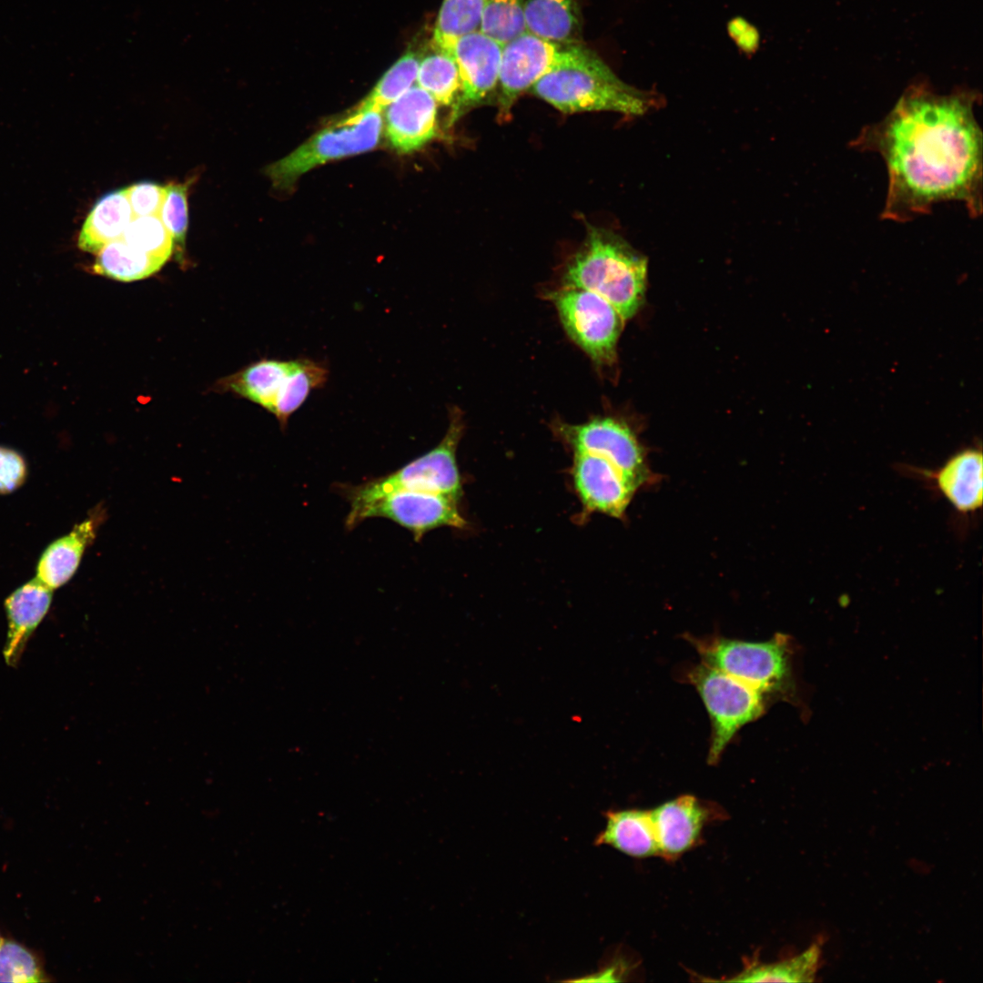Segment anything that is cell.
I'll list each match as a JSON object with an SVG mask.
<instances>
[{"mask_svg": "<svg viewBox=\"0 0 983 983\" xmlns=\"http://www.w3.org/2000/svg\"><path fill=\"white\" fill-rule=\"evenodd\" d=\"M975 90L938 94L925 81L910 85L880 121L849 146L877 153L887 171L881 218L907 222L946 201L982 213L983 136Z\"/></svg>", "mask_w": 983, "mask_h": 983, "instance_id": "1", "label": "cell"}, {"mask_svg": "<svg viewBox=\"0 0 983 983\" xmlns=\"http://www.w3.org/2000/svg\"><path fill=\"white\" fill-rule=\"evenodd\" d=\"M647 258L617 234L591 228L583 247L563 273V287L593 291L608 300L624 319L642 305Z\"/></svg>", "mask_w": 983, "mask_h": 983, "instance_id": "2", "label": "cell"}, {"mask_svg": "<svg viewBox=\"0 0 983 983\" xmlns=\"http://www.w3.org/2000/svg\"><path fill=\"white\" fill-rule=\"evenodd\" d=\"M530 90L566 114L603 111L635 117L657 102L654 93L626 84L597 55L586 64L548 73Z\"/></svg>", "mask_w": 983, "mask_h": 983, "instance_id": "3", "label": "cell"}, {"mask_svg": "<svg viewBox=\"0 0 983 983\" xmlns=\"http://www.w3.org/2000/svg\"><path fill=\"white\" fill-rule=\"evenodd\" d=\"M464 429L462 415L452 409L450 424L441 441L432 450L398 471L345 488L350 511L395 491H421L444 494L459 500L461 477L456 462V450Z\"/></svg>", "mask_w": 983, "mask_h": 983, "instance_id": "4", "label": "cell"}, {"mask_svg": "<svg viewBox=\"0 0 983 983\" xmlns=\"http://www.w3.org/2000/svg\"><path fill=\"white\" fill-rule=\"evenodd\" d=\"M383 127L380 111L359 106L325 127L290 154L270 164L266 174L278 188L290 187L304 173L328 161L373 149Z\"/></svg>", "mask_w": 983, "mask_h": 983, "instance_id": "5", "label": "cell"}, {"mask_svg": "<svg viewBox=\"0 0 983 983\" xmlns=\"http://www.w3.org/2000/svg\"><path fill=\"white\" fill-rule=\"evenodd\" d=\"M702 663L741 681L757 692L785 694L791 686L786 638L775 635L766 642L724 637L694 639Z\"/></svg>", "mask_w": 983, "mask_h": 983, "instance_id": "6", "label": "cell"}, {"mask_svg": "<svg viewBox=\"0 0 983 983\" xmlns=\"http://www.w3.org/2000/svg\"><path fill=\"white\" fill-rule=\"evenodd\" d=\"M596 54L582 44H560L527 31L502 46L499 74V117H509L521 94L548 73L583 65Z\"/></svg>", "mask_w": 983, "mask_h": 983, "instance_id": "7", "label": "cell"}, {"mask_svg": "<svg viewBox=\"0 0 983 983\" xmlns=\"http://www.w3.org/2000/svg\"><path fill=\"white\" fill-rule=\"evenodd\" d=\"M686 678L709 714L712 736L707 757L715 764L737 731L763 714L765 695L704 663L692 667Z\"/></svg>", "mask_w": 983, "mask_h": 983, "instance_id": "8", "label": "cell"}, {"mask_svg": "<svg viewBox=\"0 0 983 983\" xmlns=\"http://www.w3.org/2000/svg\"><path fill=\"white\" fill-rule=\"evenodd\" d=\"M561 322L572 340L595 363L611 365L625 320L600 295L583 289L562 287L551 295Z\"/></svg>", "mask_w": 983, "mask_h": 983, "instance_id": "9", "label": "cell"}, {"mask_svg": "<svg viewBox=\"0 0 983 983\" xmlns=\"http://www.w3.org/2000/svg\"><path fill=\"white\" fill-rule=\"evenodd\" d=\"M458 501L434 492L395 491L350 511L345 524L350 530L368 518L383 517L405 527L419 541L425 532L434 528L465 526Z\"/></svg>", "mask_w": 983, "mask_h": 983, "instance_id": "10", "label": "cell"}, {"mask_svg": "<svg viewBox=\"0 0 983 983\" xmlns=\"http://www.w3.org/2000/svg\"><path fill=\"white\" fill-rule=\"evenodd\" d=\"M556 431L573 451L601 456L642 487L654 476L645 452L629 426L613 418H595L585 423H558Z\"/></svg>", "mask_w": 983, "mask_h": 983, "instance_id": "11", "label": "cell"}, {"mask_svg": "<svg viewBox=\"0 0 983 983\" xmlns=\"http://www.w3.org/2000/svg\"><path fill=\"white\" fill-rule=\"evenodd\" d=\"M502 51V44L480 30L455 41L451 56L459 71L461 93L450 125L483 102L498 86Z\"/></svg>", "mask_w": 983, "mask_h": 983, "instance_id": "12", "label": "cell"}, {"mask_svg": "<svg viewBox=\"0 0 983 983\" xmlns=\"http://www.w3.org/2000/svg\"><path fill=\"white\" fill-rule=\"evenodd\" d=\"M572 476L575 491L590 512L621 519L640 488L606 459L574 451Z\"/></svg>", "mask_w": 983, "mask_h": 983, "instance_id": "13", "label": "cell"}, {"mask_svg": "<svg viewBox=\"0 0 983 983\" xmlns=\"http://www.w3.org/2000/svg\"><path fill=\"white\" fill-rule=\"evenodd\" d=\"M438 103L419 86H411L386 107V136L399 152L410 153L437 135Z\"/></svg>", "mask_w": 983, "mask_h": 983, "instance_id": "14", "label": "cell"}, {"mask_svg": "<svg viewBox=\"0 0 983 983\" xmlns=\"http://www.w3.org/2000/svg\"><path fill=\"white\" fill-rule=\"evenodd\" d=\"M712 809L693 796H681L654 809L660 856L676 859L698 840L704 826L714 816Z\"/></svg>", "mask_w": 983, "mask_h": 983, "instance_id": "15", "label": "cell"}, {"mask_svg": "<svg viewBox=\"0 0 983 983\" xmlns=\"http://www.w3.org/2000/svg\"><path fill=\"white\" fill-rule=\"evenodd\" d=\"M913 473L932 480L938 492L963 514L982 506V452L968 448L950 457L939 469L913 468Z\"/></svg>", "mask_w": 983, "mask_h": 983, "instance_id": "16", "label": "cell"}, {"mask_svg": "<svg viewBox=\"0 0 983 983\" xmlns=\"http://www.w3.org/2000/svg\"><path fill=\"white\" fill-rule=\"evenodd\" d=\"M53 591L35 577L5 599L7 635L3 654L8 665L19 662L27 641L49 611Z\"/></svg>", "mask_w": 983, "mask_h": 983, "instance_id": "17", "label": "cell"}, {"mask_svg": "<svg viewBox=\"0 0 983 983\" xmlns=\"http://www.w3.org/2000/svg\"><path fill=\"white\" fill-rule=\"evenodd\" d=\"M105 518L106 511L98 506L67 534L51 542L38 560L35 577L52 590L66 584L78 569Z\"/></svg>", "mask_w": 983, "mask_h": 983, "instance_id": "18", "label": "cell"}, {"mask_svg": "<svg viewBox=\"0 0 983 983\" xmlns=\"http://www.w3.org/2000/svg\"><path fill=\"white\" fill-rule=\"evenodd\" d=\"M300 358L293 360L263 359L236 374L232 390L270 413L292 385Z\"/></svg>", "mask_w": 983, "mask_h": 983, "instance_id": "19", "label": "cell"}, {"mask_svg": "<svg viewBox=\"0 0 983 983\" xmlns=\"http://www.w3.org/2000/svg\"><path fill=\"white\" fill-rule=\"evenodd\" d=\"M606 826L595 845H608L634 857L660 856L651 810L626 809L606 813Z\"/></svg>", "mask_w": 983, "mask_h": 983, "instance_id": "20", "label": "cell"}, {"mask_svg": "<svg viewBox=\"0 0 983 983\" xmlns=\"http://www.w3.org/2000/svg\"><path fill=\"white\" fill-rule=\"evenodd\" d=\"M133 218L125 188L103 195L83 223L77 247L83 251L97 254L106 244L122 237Z\"/></svg>", "mask_w": 983, "mask_h": 983, "instance_id": "21", "label": "cell"}, {"mask_svg": "<svg viewBox=\"0 0 983 983\" xmlns=\"http://www.w3.org/2000/svg\"><path fill=\"white\" fill-rule=\"evenodd\" d=\"M526 31L560 44H581L577 0H526Z\"/></svg>", "mask_w": 983, "mask_h": 983, "instance_id": "22", "label": "cell"}, {"mask_svg": "<svg viewBox=\"0 0 983 983\" xmlns=\"http://www.w3.org/2000/svg\"><path fill=\"white\" fill-rule=\"evenodd\" d=\"M166 263L129 246L122 238L106 244L98 253L90 270L97 275L120 281L147 278Z\"/></svg>", "mask_w": 983, "mask_h": 983, "instance_id": "23", "label": "cell"}, {"mask_svg": "<svg viewBox=\"0 0 983 983\" xmlns=\"http://www.w3.org/2000/svg\"><path fill=\"white\" fill-rule=\"evenodd\" d=\"M487 0H443L431 47L451 56L455 41L480 29Z\"/></svg>", "mask_w": 983, "mask_h": 983, "instance_id": "24", "label": "cell"}, {"mask_svg": "<svg viewBox=\"0 0 983 983\" xmlns=\"http://www.w3.org/2000/svg\"><path fill=\"white\" fill-rule=\"evenodd\" d=\"M820 950L813 945L802 954L772 964L749 963L740 973L727 981L733 982H806L813 981L818 966Z\"/></svg>", "mask_w": 983, "mask_h": 983, "instance_id": "25", "label": "cell"}, {"mask_svg": "<svg viewBox=\"0 0 983 983\" xmlns=\"http://www.w3.org/2000/svg\"><path fill=\"white\" fill-rule=\"evenodd\" d=\"M417 82L438 104L455 107L461 93V80L452 56L431 48V52L421 59Z\"/></svg>", "mask_w": 983, "mask_h": 983, "instance_id": "26", "label": "cell"}, {"mask_svg": "<svg viewBox=\"0 0 983 983\" xmlns=\"http://www.w3.org/2000/svg\"><path fill=\"white\" fill-rule=\"evenodd\" d=\"M421 56L415 50L406 52L379 80L358 106L363 109L382 111L408 91L417 81Z\"/></svg>", "mask_w": 983, "mask_h": 983, "instance_id": "27", "label": "cell"}, {"mask_svg": "<svg viewBox=\"0 0 983 983\" xmlns=\"http://www.w3.org/2000/svg\"><path fill=\"white\" fill-rule=\"evenodd\" d=\"M49 975L35 951L10 938L0 940V982H49Z\"/></svg>", "mask_w": 983, "mask_h": 983, "instance_id": "28", "label": "cell"}, {"mask_svg": "<svg viewBox=\"0 0 983 983\" xmlns=\"http://www.w3.org/2000/svg\"><path fill=\"white\" fill-rule=\"evenodd\" d=\"M526 0H487L480 31L502 46L526 31Z\"/></svg>", "mask_w": 983, "mask_h": 983, "instance_id": "29", "label": "cell"}, {"mask_svg": "<svg viewBox=\"0 0 983 983\" xmlns=\"http://www.w3.org/2000/svg\"><path fill=\"white\" fill-rule=\"evenodd\" d=\"M121 238L129 246L166 262L174 250L173 238L159 216L134 217Z\"/></svg>", "mask_w": 983, "mask_h": 983, "instance_id": "30", "label": "cell"}, {"mask_svg": "<svg viewBox=\"0 0 983 983\" xmlns=\"http://www.w3.org/2000/svg\"><path fill=\"white\" fill-rule=\"evenodd\" d=\"M190 181L166 186V197L159 217L170 233L174 248H183L188 227L187 193Z\"/></svg>", "mask_w": 983, "mask_h": 983, "instance_id": "31", "label": "cell"}, {"mask_svg": "<svg viewBox=\"0 0 983 983\" xmlns=\"http://www.w3.org/2000/svg\"><path fill=\"white\" fill-rule=\"evenodd\" d=\"M134 217L159 216L166 197V186L141 181L125 187Z\"/></svg>", "mask_w": 983, "mask_h": 983, "instance_id": "32", "label": "cell"}, {"mask_svg": "<svg viewBox=\"0 0 983 983\" xmlns=\"http://www.w3.org/2000/svg\"><path fill=\"white\" fill-rule=\"evenodd\" d=\"M27 465L16 451L0 446V494H8L25 482Z\"/></svg>", "mask_w": 983, "mask_h": 983, "instance_id": "33", "label": "cell"}, {"mask_svg": "<svg viewBox=\"0 0 983 983\" xmlns=\"http://www.w3.org/2000/svg\"><path fill=\"white\" fill-rule=\"evenodd\" d=\"M729 30L742 49L751 50L757 44L758 35L755 28L744 20L730 23Z\"/></svg>", "mask_w": 983, "mask_h": 983, "instance_id": "34", "label": "cell"}, {"mask_svg": "<svg viewBox=\"0 0 983 983\" xmlns=\"http://www.w3.org/2000/svg\"><path fill=\"white\" fill-rule=\"evenodd\" d=\"M1 939H2V937L0 936V940H1Z\"/></svg>", "mask_w": 983, "mask_h": 983, "instance_id": "35", "label": "cell"}]
</instances>
